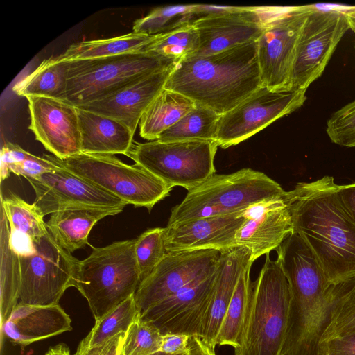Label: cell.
I'll return each instance as SVG.
<instances>
[{
  "instance_id": "11",
  "label": "cell",
  "mask_w": 355,
  "mask_h": 355,
  "mask_svg": "<svg viewBox=\"0 0 355 355\" xmlns=\"http://www.w3.org/2000/svg\"><path fill=\"white\" fill-rule=\"evenodd\" d=\"M349 29L342 6L322 8L316 5L301 33L292 73L291 91L306 90L322 76Z\"/></svg>"
},
{
  "instance_id": "20",
  "label": "cell",
  "mask_w": 355,
  "mask_h": 355,
  "mask_svg": "<svg viewBox=\"0 0 355 355\" xmlns=\"http://www.w3.org/2000/svg\"><path fill=\"white\" fill-rule=\"evenodd\" d=\"M177 62L158 70L81 108L116 119L134 133L149 105L164 88Z\"/></svg>"
},
{
  "instance_id": "38",
  "label": "cell",
  "mask_w": 355,
  "mask_h": 355,
  "mask_svg": "<svg viewBox=\"0 0 355 355\" xmlns=\"http://www.w3.org/2000/svg\"><path fill=\"white\" fill-rule=\"evenodd\" d=\"M326 132L331 142L355 147V100L331 114L327 121Z\"/></svg>"
},
{
  "instance_id": "41",
  "label": "cell",
  "mask_w": 355,
  "mask_h": 355,
  "mask_svg": "<svg viewBox=\"0 0 355 355\" xmlns=\"http://www.w3.org/2000/svg\"><path fill=\"white\" fill-rule=\"evenodd\" d=\"M321 355H355V332L321 344Z\"/></svg>"
},
{
  "instance_id": "43",
  "label": "cell",
  "mask_w": 355,
  "mask_h": 355,
  "mask_svg": "<svg viewBox=\"0 0 355 355\" xmlns=\"http://www.w3.org/2000/svg\"><path fill=\"white\" fill-rule=\"evenodd\" d=\"M125 333H120L105 343L95 346L83 355H123Z\"/></svg>"
},
{
  "instance_id": "15",
  "label": "cell",
  "mask_w": 355,
  "mask_h": 355,
  "mask_svg": "<svg viewBox=\"0 0 355 355\" xmlns=\"http://www.w3.org/2000/svg\"><path fill=\"white\" fill-rule=\"evenodd\" d=\"M218 268L219 266L209 275L191 282L141 313V318L157 328L162 335L173 334L201 337Z\"/></svg>"
},
{
  "instance_id": "21",
  "label": "cell",
  "mask_w": 355,
  "mask_h": 355,
  "mask_svg": "<svg viewBox=\"0 0 355 355\" xmlns=\"http://www.w3.org/2000/svg\"><path fill=\"white\" fill-rule=\"evenodd\" d=\"M71 320L59 304L39 306L18 303L1 329L3 336L21 348L72 330Z\"/></svg>"
},
{
  "instance_id": "30",
  "label": "cell",
  "mask_w": 355,
  "mask_h": 355,
  "mask_svg": "<svg viewBox=\"0 0 355 355\" xmlns=\"http://www.w3.org/2000/svg\"><path fill=\"white\" fill-rule=\"evenodd\" d=\"M220 116L196 104L175 124L164 131L157 140L164 142L215 140Z\"/></svg>"
},
{
  "instance_id": "3",
  "label": "cell",
  "mask_w": 355,
  "mask_h": 355,
  "mask_svg": "<svg viewBox=\"0 0 355 355\" xmlns=\"http://www.w3.org/2000/svg\"><path fill=\"white\" fill-rule=\"evenodd\" d=\"M291 299L288 280L279 261L266 254L257 279L250 283L239 345L234 355H279Z\"/></svg>"
},
{
  "instance_id": "13",
  "label": "cell",
  "mask_w": 355,
  "mask_h": 355,
  "mask_svg": "<svg viewBox=\"0 0 355 355\" xmlns=\"http://www.w3.org/2000/svg\"><path fill=\"white\" fill-rule=\"evenodd\" d=\"M26 180L35 193L33 203L44 216L72 209H105L119 214L127 205L116 196L58 166Z\"/></svg>"
},
{
  "instance_id": "6",
  "label": "cell",
  "mask_w": 355,
  "mask_h": 355,
  "mask_svg": "<svg viewBox=\"0 0 355 355\" xmlns=\"http://www.w3.org/2000/svg\"><path fill=\"white\" fill-rule=\"evenodd\" d=\"M67 62V88L60 100L76 107L108 96L177 62L147 51Z\"/></svg>"
},
{
  "instance_id": "24",
  "label": "cell",
  "mask_w": 355,
  "mask_h": 355,
  "mask_svg": "<svg viewBox=\"0 0 355 355\" xmlns=\"http://www.w3.org/2000/svg\"><path fill=\"white\" fill-rule=\"evenodd\" d=\"M119 213L98 209H72L53 213L46 222L49 232L56 243L70 253L84 248L96 223Z\"/></svg>"
},
{
  "instance_id": "14",
  "label": "cell",
  "mask_w": 355,
  "mask_h": 355,
  "mask_svg": "<svg viewBox=\"0 0 355 355\" xmlns=\"http://www.w3.org/2000/svg\"><path fill=\"white\" fill-rule=\"evenodd\" d=\"M222 251L196 250L168 252L153 272L143 279L135 293L141 313L175 294L199 278L214 272Z\"/></svg>"
},
{
  "instance_id": "31",
  "label": "cell",
  "mask_w": 355,
  "mask_h": 355,
  "mask_svg": "<svg viewBox=\"0 0 355 355\" xmlns=\"http://www.w3.org/2000/svg\"><path fill=\"white\" fill-rule=\"evenodd\" d=\"M252 263L250 262L245 266L239 278L216 337V345H229L234 349L239 345L249 297L251 283L250 271Z\"/></svg>"
},
{
  "instance_id": "39",
  "label": "cell",
  "mask_w": 355,
  "mask_h": 355,
  "mask_svg": "<svg viewBox=\"0 0 355 355\" xmlns=\"http://www.w3.org/2000/svg\"><path fill=\"white\" fill-rule=\"evenodd\" d=\"M57 168L58 166L49 159L31 154L24 160L9 166L8 171L27 179L37 178Z\"/></svg>"
},
{
  "instance_id": "26",
  "label": "cell",
  "mask_w": 355,
  "mask_h": 355,
  "mask_svg": "<svg viewBox=\"0 0 355 355\" xmlns=\"http://www.w3.org/2000/svg\"><path fill=\"white\" fill-rule=\"evenodd\" d=\"M158 35H148L132 31L110 38L81 41L71 44L57 58L61 61H73L144 51L146 47Z\"/></svg>"
},
{
  "instance_id": "7",
  "label": "cell",
  "mask_w": 355,
  "mask_h": 355,
  "mask_svg": "<svg viewBox=\"0 0 355 355\" xmlns=\"http://www.w3.org/2000/svg\"><path fill=\"white\" fill-rule=\"evenodd\" d=\"M43 157L116 196L127 205L149 211L173 187L137 164L128 165L114 155L81 153L61 159Z\"/></svg>"
},
{
  "instance_id": "37",
  "label": "cell",
  "mask_w": 355,
  "mask_h": 355,
  "mask_svg": "<svg viewBox=\"0 0 355 355\" xmlns=\"http://www.w3.org/2000/svg\"><path fill=\"white\" fill-rule=\"evenodd\" d=\"M162 334L139 316L125 334L123 355H152L160 352Z\"/></svg>"
},
{
  "instance_id": "42",
  "label": "cell",
  "mask_w": 355,
  "mask_h": 355,
  "mask_svg": "<svg viewBox=\"0 0 355 355\" xmlns=\"http://www.w3.org/2000/svg\"><path fill=\"white\" fill-rule=\"evenodd\" d=\"M189 336L184 334H166L162 335L160 352L178 355L188 351Z\"/></svg>"
},
{
  "instance_id": "19",
  "label": "cell",
  "mask_w": 355,
  "mask_h": 355,
  "mask_svg": "<svg viewBox=\"0 0 355 355\" xmlns=\"http://www.w3.org/2000/svg\"><path fill=\"white\" fill-rule=\"evenodd\" d=\"M242 211L188 220L164 227L167 252L196 250L223 251L235 247L237 231L245 221Z\"/></svg>"
},
{
  "instance_id": "25",
  "label": "cell",
  "mask_w": 355,
  "mask_h": 355,
  "mask_svg": "<svg viewBox=\"0 0 355 355\" xmlns=\"http://www.w3.org/2000/svg\"><path fill=\"white\" fill-rule=\"evenodd\" d=\"M196 105L187 96L164 88L141 117L140 136L149 141L157 140L164 131L175 124Z\"/></svg>"
},
{
  "instance_id": "49",
  "label": "cell",
  "mask_w": 355,
  "mask_h": 355,
  "mask_svg": "<svg viewBox=\"0 0 355 355\" xmlns=\"http://www.w3.org/2000/svg\"><path fill=\"white\" fill-rule=\"evenodd\" d=\"M187 352H188V351L187 352H185V353H183V354H178V355H187Z\"/></svg>"
},
{
  "instance_id": "2",
  "label": "cell",
  "mask_w": 355,
  "mask_h": 355,
  "mask_svg": "<svg viewBox=\"0 0 355 355\" xmlns=\"http://www.w3.org/2000/svg\"><path fill=\"white\" fill-rule=\"evenodd\" d=\"M257 41L178 62L164 89L223 115L262 86Z\"/></svg>"
},
{
  "instance_id": "46",
  "label": "cell",
  "mask_w": 355,
  "mask_h": 355,
  "mask_svg": "<svg viewBox=\"0 0 355 355\" xmlns=\"http://www.w3.org/2000/svg\"><path fill=\"white\" fill-rule=\"evenodd\" d=\"M44 355H72L67 345L59 343L49 349Z\"/></svg>"
},
{
  "instance_id": "12",
  "label": "cell",
  "mask_w": 355,
  "mask_h": 355,
  "mask_svg": "<svg viewBox=\"0 0 355 355\" xmlns=\"http://www.w3.org/2000/svg\"><path fill=\"white\" fill-rule=\"evenodd\" d=\"M306 90L278 92L261 86L235 107L220 116L215 137L227 148L250 138L279 118L301 107Z\"/></svg>"
},
{
  "instance_id": "40",
  "label": "cell",
  "mask_w": 355,
  "mask_h": 355,
  "mask_svg": "<svg viewBox=\"0 0 355 355\" xmlns=\"http://www.w3.org/2000/svg\"><path fill=\"white\" fill-rule=\"evenodd\" d=\"M31 153L24 150L19 145L6 142L1 150V180L6 179L10 173L8 171L9 166L18 163L28 158Z\"/></svg>"
},
{
  "instance_id": "22",
  "label": "cell",
  "mask_w": 355,
  "mask_h": 355,
  "mask_svg": "<svg viewBox=\"0 0 355 355\" xmlns=\"http://www.w3.org/2000/svg\"><path fill=\"white\" fill-rule=\"evenodd\" d=\"M250 258V251L243 246L222 251L218 276L200 337L213 348L216 345V337L239 278L245 266L252 262Z\"/></svg>"
},
{
  "instance_id": "5",
  "label": "cell",
  "mask_w": 355,
  "mask_h": 355,
  "mask_svg": "<svg viewBox=\"0 0 355 355\" xmlns=\"http://www.w3.org/2000/svg\"><path fill=\"white\" fill-rule=\"evenodd\" d=\"M284 191L267 175L251 168L230 174H214L188 191L184 200L172 209L168 225L240 212Z\"/></svg>"
},
{
  "instance_id": "8",
  "label": "cell",
  "mask_w": 355,
  "mask_h": 355,
  "mask_svg": "<svg viewBox=\"0 0 355 355\" xmlns=\"http://www.w3.org/2000/svg\"><path fill=\"white\" fill-rule=\"evenodd\" d=\"M315 6H263V30L257 41L262 86L274 91H291L301 33Z\"/></svg>"
},
{
  "instance_id": "9",
  "label": "cell",
  "mask_w": 355,
  "mask_h": 355,
  "mask_svg": "<svg viewBox=\"0 0 355 355\" xmlns=\"http://www.w3.org/2000/svg\"><path fill=\"white\" fill-rule=\"evenodd\" d=\"M215 140L133 142L126 156L173 187L187 191L215 174Z\"/></svg>"
},
{
  "instance_id": "1",
  "label": "cell",
  "mask_w": 355,
  "mask_h": 355,
  "mask_svg": "<svg viewBox=\"0 0 355 355\" xmlns=\"http://www.w3.org/2000/svg\"><path fill=\"white\" fill-rule=\"evenodd\" d=\"M334 178L299 182L285 192L293 231L312 250L334 284L355 279V224Z\"/></svg>"
},
{
  "instance_id": "36",
  "label": "cell",
  "mask_w": 355,
  "mask_h": 355,
  "mask_svg": "<svg viewBox=\"0 0 355 355\" xmlns=\"http://www.w3.org/2000/svg\"><path fill=\"white\" fill-rule=\"evenodd\" d=\"M135 253L141 282L147 277L167 254L164 228L148 229L135 239Z\"/></svg>"
},
{
  "instance_id": "32",
  "label": "cell",
  "mask_w": 355,
  "mask_h": 355,
  "mask_svg": "<svg viewBox=\"0 0 355 355\" xmlns=\"http://www.w3.org/2000/svg\"><path fill=\"white\" fill-rule=\"evenodd\" d=\"M195 8L196 4L155 8L147 15L135 21L132 31L148 35L168 33L191 24L196 19Z\"/></svg>"
},
{
  "instance_id": "4",
  "label": "cell",
  "mask_w": 355,
  "mask_h": 355,
  "mask_svg": "<svg viewBox=\"0 0 355 355\" xmlns=\"http://www.w3.org/2000/svg\"><path fill=\"white\" fill-rule=\"evenodd\" d=\"M135 245V239H129L93 248L79 261L74 287L87 300L95 321L136 293L141 278Z\"/></svg>"
},
{
  "instance_id": "16",
  "label": "cell",
  "mask_w": 355,
  "mask_h": 355,
  "mask_svg": "<svg viewBox=\"0 0 355 355\" xmlns=\"http://www.w3.org/2000/svg\"><path fill=\"white\" fill-rule=\"evenodd\" d=\"M31 123L36 140L55 157L63 159L81 153L77 107L62 100L28 96Z\"/></svg>"
},
{
  "instance_id": "27",
  "label": "cell",
  "mask_w": 355,
  "mask_h": 355,
  "mask_svg": "<svg viewBox=\"0 0 355 355\" xmlns=\"http://www.w3.org/2000/svg\"><path fill=\"white\" fill-rule=\"evenodd\" d=\"M69 64L57 57L46 59L31 73L26 76L13 87L18 96H43L61 99L67 83Z\"/></svg>"
},
{
  "instance_id": "23",
  "label": "cell",
  "mask_w": 355,
  "mask_h": 355,
  "mask_svg": "<svg viewBox=\"0 0 355 355\" xmlns=\"http://www.w3.org/2000/svg\"><path fill=\"white\" fill-rule=\"evenodd\" d=\"M77 111L82 153L127 155L135 134L127 125L101 114L78 107Z\"/></svg>"
},
{
  "instance_id": "18",
  "label": "cell",
  "mask_w": 355,
  "mask_h": 355,
  "mask_svg": "<svg viewBox=\"0 0 355 355\" xmlns=\"http://www.w3.org/2000/svg\"><path fill=\"white\" fill-rule=\"evenodd\" d=\"M285 192L254 203L242 212L245 221L236 232L234 246L248 248L252 262L277 249L293 231Z\"/></svg>"
},
{
  "instance_id": "44",
  "label": "cell",
  "mask_w": 355,
  "mask_h": 355,
  "mask_svg": "<svg viewBox=\"0 0 355 355\" xmlns=\"http://www.w3.org/2000/svg\"><path fill=\"white\" fill-rule=\"evenodd\" d=\"M338 189L340 201L355 224V182L338 185Z\"/></svg>"
},
{
  "instance_id": "48",
  "label": "cell",
  "mask_w": 355,
  "mask_h": 355,
  "mask_svg": "<svg viewBox=\"0 0 355 355\" xmlns=\"http://www.w3.org/2000/svg\"><path fill=\"white\" fill-rule=\"evenodd\" d=\"M152 355H169V354H164V353H163L162 352H157L155 354H153Z\"/></svg>"
},
{
  "instance_id": "28",
  "label": "cell",
  "mask_w": 355,
  "mask_h": 355,
  "mask_svg": "<svg viewBox=\"0 0 355 355\" xmlns=\"http://www.w3.org/2000/svg\"><path fill=\"white\" fill-rule=\"evenodd\" d=\"M1 219V329L18 304L21 285L19 256L10 243V227L2 209Z\"/></svg>"
},
{
  "instance_id": "47",
  "label": "cell",
  "mask_w": 355,
  "mask_h": 355,
  "mask_svg": "<svg viewBox=\"0 0 355 355\" xmlns=\"http://www.w3.org/2000/svg\"><path fill=\"white\" fill-rule=\"evenodd\" d=\"M342 9L347 18L349 28L355 33V6H342Z\"/></svg>"
},
{
  "instance_id": "34",
  "label": "cell",
  "mask_w": 355,
  "mask_h": 355,
  "mask_svg": "<svg viewBox=\"0 0 355 355\" xmlns=\"http://www.w3.org/2000/svg\"><path fill=\"white\" fill-rule=\"evenodd\" d=\"M200 46L197 30L192 24L159 34L144 51L152 52L175 62L196 53Z\"/></svg>"
},
{
  "instance_id": "17",
  "label": "cell",
  "mask_w": 355,
  "mask_h": 355,
  "mask_svg": "<svg viewBox=\"0 0 355 355\" xmlns=\"http://www.w3.org/2000/svg\"><path fill=\"white\" fill-rule=\"evenodd\" d=\"M200 46L193 55H209L257 41L263 30L261 6H234L230 11L193 21ZM193 56V55H192Z\"/></svg>"
},
{
  "instance_id": "33",
  "label": "cell",
  "mask_w": 355,
  "mask_h": 355,
  "mask_svg": "<svg viewBox=\"0 0 355 355\" xmlns=\"http://www.w3.org/2000/svg\"><path fill=\"white\" fill-rule=\"evenodd\" d=\"M1 209L10 229L28 236L34 242L49 233L44 216L34 203L29 204L15 194L6 198L1 196Z\"/></svg>"
},
{
  "instance_id": "35",
  "label": "cell",
  "mask_w": 355,
  "mask_h": 355,
  "mask_svg": "<svg viewBox=\"0 0 355 355\" xmlns=\"http://www.w3.org/2000/svg\"><path fill=\"white\" fill-rule=\"evenodd\" d=\"M355 332V279L344 282L331 309L321 344Z\"/></svg>"
},
{
  "instance_id": "29",
  "label": "cell",
  "mask_w": 355,
  "mask_h": 355,
  "mask_svg": "<svg viewBox=\"0 0 355 355\" xmlns=\"http://www.w3.org/2000/svg\"><path fill=\"white\" fill-rule=\"evenodd\" d=\"M141 315L135 295L96 320L89 333L80 341L73 355H83L91 348L99 345L115 335L126 333L132 322Z\"/></svg>"
},
{
  "instance_id": "45",
  "label": "cell",
  "mask_w": 355,
  "mask_h": 355,
  "mask_svg": "<svg viewBox=\"0 0 355 355\" xmlns=\"http://www.w3.org/2000/svg\"><path fill=\"white\" fill-rule=\"evenodd\" d=\"M187 355H216L214 348L207 345L200 337L189 338Z\"/></svg>"
},
{
  "instance_id": "10",
  "label": "cell",
  "mask_w": 355,
  "mask_h": 355,
  "mask_svg": "<svg viewBox=\"0 0 355 355\" xmlns=\"http://www.w3.org/2000/svg\"><path fill=\"white\" fill-rule=\"evenodd\" d=\"M35 250L19 256V304H59L65 291L74 286L80 260L59 245L51 234L35 242Z\"/></svg>"
}]
</instances>
